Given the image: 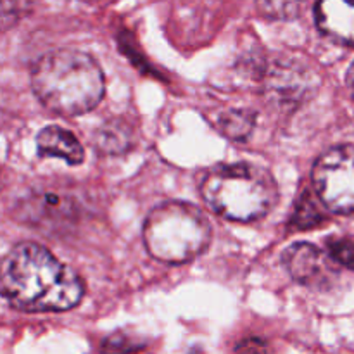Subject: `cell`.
<instances>
[{
    "label": "cell",
    "instance_id": "1",
    "mask_svg": "<svg viewBox=\"0 0 354 354\" xmlns=\"http://www.w3.org/2000/svg\"><path fill=\"white\" fill-rule=\"evenodd\" d=\"M83 294L78 273L40 244H17L0 261V296L19 311H68L80 304Z\"/></svg>",
    "mask_w": 354,
    "mask_h": 354
},
{
    "label": "cell",
    "instance_id": "7",
    "mask_svg": "<svg viewBox=\"0 0 354 354\" xmlns=\"http://www.w3.org/2000/svg\"><path fill=\"white\" fill-rule=\"evenodd\" d=\"M266 90L280 104L301 102L310 92V71L297 62H275L266 75Z\"/></svg>",
    "mask_w": 354,
    "mask_h": 354
},
{
    "label": "cell",
    "instance_id": "16",
    "mask_svg": "<svg viewBox=\"0 0 354 354\" xmlns=\"http://www.w3.org/2000/svg\"><path fill=\"white\" fill-rule=\"evenodd\" d=\"M328 251L341 265L354 270V242L348 239H332L328 241Z\"/></svg>",
    "mask_w": 354,
    "mask_h": 354
},
{
    "label": "cell",
    "instance_id": "13",
    "mask_svg": "<svg viewBox=\"0 0 354 354\" xmlns=\"http://www.w3.org/2000/svg\"><path fill=\"white\" fill-rule=\"evenodd\" d=\"M322 221H324V214H322L320 207L315 204L310 194L304 192L301 199L297 201L296 211H294L292 220H290V227L296 228V230H308V228L320 225Z\"/></svg>",
    "mask_w": 354,
    "mask_h": 354
},
{
    "label": "cell",
    "instance_id": "4",
    "mask_svg": "<svg viewBox=\"0 0 354 354\" xmlns=\"http://www.w3.org/2000/svg\"><path fill=\"white\" fill-rule=\"evenodd\" d=\"M144 242L149 254L162 263L192 261L211 242V225L197 206L180 201L159 204L144 223Z\"/></svg>",
    "mask_w": 354,
    "mask_h": 354
},
{
    "label": "cell",
    "instance_id": "11",
    "mask_svg": "<svg viewBox=\"0 0 354 354\" xmlns=\"http://www.w3.org/2000/svg\"><path fill=\"white\" fill-rule=\"evenodd\" d=\"M93 144L102 154L121 156L135 145V130L123 118H113L95 131Z\"/></svg>",
    "mask_w": 354,
    "mask_h": 354
},
{
    "label": "cell",
    "instance_id": "10",
    "mask_svg": "<svg viewBox=\"0 0 354 354\" xmlns=\"http://www.w3.org/2000/svg\"><path fill=\"white\" fill-rule=\"evenodd\" d=\"M38 154L41 158H61L69 165H80L85 159V151L78 138L61 127H45L37 135Z\"/></svg>",
    "mask_w": 354,
    "mask_h": 354
},
{
    "label": "cell",
    "instance_id": "15",
    "mask_svg": "<svg viewBox=\"0 0 354 354\" xmlns=\"http://www.w3.org/2000/svg\"><path fill=\"white\" fill-rule=\"evenodd\" d=\"M33 10V0H0V33L9 31Z\"/></svg>",
    "mask_w": 354,
    "mask_h": 354
},
{
    "label": "cell",
    "instance_id": "8",
    "mask_svg": "<svg viewBox=\"0 0 354 354\" xmlns=\"http://www.w3.org/2000/svg\"><path fill=\"white\" fill-rule=\"evenodd\" d=\"M317 24L339 44L354 45V0H318Z\"/></svg>",
    "mask_w": 354,
    "mask_h": 354
},
{
    "label": "cell",
    "instance_id": "12",
    "mask_svg": "<svg viewBox=\"0 0 354 354\" xmlns=\"http://www.w3.org/2000/svg\"><path fill=\"white\" fill-rule=\"evenodd\" d=\"M256 124V114L251 109H228L218 118V128L230 140H245Z\"/></svg>",
    "mask_w": 354,
    "mask_h": 354
},
{
    "label": "cell",
    "instance_id": "3",
    "mask_svg": "<svg viewBox=\"0 0 354 354\" xmlns=\"http://www.w3.org/2000/svg\"><path fill=\"white\" fill-rule=\"evenodd\" d=\"M201 189L214 213L244 223L266 216L279 199L273 176L266 169L248 162L209 169Z\"/></svg>",
    "mask_w": 354,
    "mask_h": 354
},
{
    "label": "cell",
    "instance_id": "5",
    "mask_svg": "<svg viewBox=\"0 0 354 354\" xmlns=\"http://www.w3.org/2000/svg\"><path fill=\"white\" fill-rule=\"evenodd\" d=\"M313 187L327 209L354 214V145L328 149L313 166Z\"/></svg>",
    "mask_w": 354,
    "mask_h": 354
},
{
    "label": "cell",
    "instance_id": "2",
    "mask_svg": "<svg viewBox=\"0 0 354 354\" xmlns=\"http://www.w3.org/2000/svg\"><path fill=\"white\" fill-rule=\"evenodd\" d=\"M35 95L47 109L61 116H80L102 100L104 75L86 52L59 48L47 52L31 69Z\"/></svg>",
    "mask_w": 354,
    "mask_h": 354
},
{
    "label": "cell",
    "instance_id": "14",
    "mask_svg": "<svg viewBox=\"0 0 354 354\" xmlns=\"http://www.w3.org/2000/svg\"><path fill=\"white\" fill-rule=\"evenodd\" d=\"M258 10L268 19L287 21L299 16L304 0H256Z\"/></svg>",
    "mask_w": 354,
    "mask_h": 354
},
{
    "label": "cell",
    "instance_id": "9",
    "mask_svg": "<svg viewBox=\"0 0 354 354\" xmlns=\"http://www.w3.org/2000/svg\"><path fill=\"white\" fill-rule=\"evenodd\" d=\"M28 218L38 225H68L78 218V204L64 192L47 190L40 192L28 203Z\"/></svg>",
    "mask_w": 354,
    "mask_h": 354
},
{
    "label": "cell",
    "instance_id": "17",
    "mask_svg": "<svg viewBox=\"0 0 354 354\" xmlns=\"http://www.w3.org/2000/svg\"><path fill=\"white\" fill-rule=\"evenodd\" d=\"M346 82H348L349 90H351V95L354 97V62L351 64V68H349L348 78H346Z\"/></svg>",
    "mask_w": 354,
    "mask_h": 354
},
{
    "label": "cell",
    "instance_id": "6",
    "mask_svg": "<svg viewBox=\"0 0 354 354\" xmlns=\"http://www.w3.org/2000/svg\"><path fill=\"white\" fill-rule=\"evenodd\" d=\"M283 265L297 283L306 287H324L332 282L334 268L327 256L308 242H297L283 251Z\"/></svg>",
    "mask_w": 354,
    "mask_h": 354
}]
</instances>
